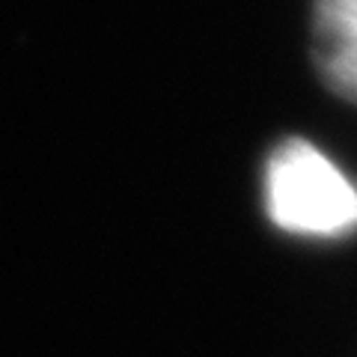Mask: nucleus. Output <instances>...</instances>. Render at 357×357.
Here are the masks:
<instances>
[{
	"instance_id": "1",
	"label": "nucleus",
	"mask_w": 357,
	"mask_h": 357,
	"mask_svg": "<svg viewBox=\"0 0 357 357\" xmlns=\"http://www.w3.org/2000/svg\"><path fill=\"white\" fill-rule=\"evenodd\" d=\"M265 208L292 236H351L357 229V185L319 146L292 137L265 164Z\"/></svg>"
},
{
	"instance_id": "2",
	"label": "nucleus",
	"mask_w": 357,
	"mask_h": 357,
	"mask_svg": "<svg viewBox=\"0 0 357 357\" xmlns=\"http://www.w3.org/2000/svg\"><path fill=\"white\" fill-rule=\"evenodd\" d=\"M312 60L321 81L357 105V0H316Z\"/></svg>"
}]
</instances>
